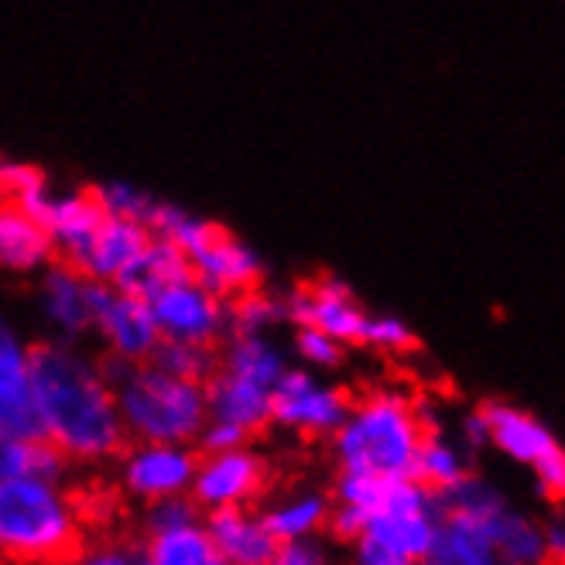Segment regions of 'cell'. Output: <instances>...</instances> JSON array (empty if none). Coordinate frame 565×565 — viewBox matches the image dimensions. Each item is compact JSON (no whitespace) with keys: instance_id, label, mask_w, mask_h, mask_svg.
<instances>
[{"instance_id":"20","label":"cell","mask_w":565,"mask_h":565,"mask_svg":"<svg viewBox=\"0 0 565 565\" xmlns=\"http://www.w3.org/2000/svg\"><path fill=\"white\" fill-rule=\"evenodd\" d=\"M138 558L141 552H130V548H99L83 565H135Z\"/></svg>"},{"instance_id":"2","label":"cell","mask_w":565,"mask_h":565,"mask_svg":"<svg viewBox=\"0 0 565 565\" xmlns=\"http://www.w3.org/2000/svg\"><path fill=\"white\" fill-rule=\"evenodd\" d=\"M350 412L332 436L340 470L412 477L422 443L436 431L425 408L412 397L381 387H347Z\"/></svg>"},{"instance_id":"21","label":"cell","mask_w":565,"mask_h":565,"mask_svg":"<svg viewBox=\"0 0 565 565\" xmlns=\"http://www.w3.org/2000/svg\"><path fill=\"white\" fill-rule=\"evenodd\" d=\"M542 565H565V548H548Z\"/></svg>"},{"instance_id":"15","label":"cell","mask_w":565,"mask_h":565,"mask_svg":"<svg viewBox=\"0 0 565 565\" xmlns=\"http://www.w3.org/2000/svg\"><path fill=\"white\" fill-rule=\"evenodd\" d=\"M326 518H329V497H306V501H298V504L264 514L260 521L281 545H288L295 539H306L312 531L326 527Z\"/></svg>"},{"instance_id":"6","label":"cell","mask_w":565,"mask_h":565,"mask_svg":"<svg viewBox=\"0 0 565 565\" xmlns=\"http://www.w3.org/2000/svg\"><path fill=\"white\" fill-rule=\"evenodd\" d=\"M271 422L291 428L306 446L332 443L337 428L343 425L350 412L347 387L322 391L306 374H281L271 387Z\"/></svg>"},{"instance_id":"10","label":"cell","mask_w":565,"mask_h":565,"mask_svg":"<svg viewBox=\"0 0 565 565\" xmlns=\"http://www.w3.org/2000/svg\"><path fill=\"white\" fill-rule=\"evenodd\" d=\"M206 524L226 565H271L281 552V542L264 527V521L250 518L237 504L210 508Z\"/></svg>"},{"instance_id":"17","label":"cell","mask_w":565,"mask_h":565,"mask_svg":"<svg viewBox=\"0 0 565 565\" xmlns=\"http://www.w3.org/2000/svg\"><path fill=\"white\" fill-rule=\"evenodd\" d=\"M298 350H302V356L316 360V363H329V367H337V363H343V343H337L332 337H326V332L319 329H309V326H298V337H295Z\"/></svg>"},{"instance_id":"14","label":"cell","mask_w":565,"mask_h":565,"mask_svg":"<svg viewBox=\"0 0 565 565\" xmlns=\"http://www.w3.org/2000/svg\"><path fill=\"white\" fill-rule=\"evenodd\" d=\"M151 565H226L216 542L203 535L195 524L158 531L148 539Z\"/></svg>"},{"instance_id":"5","label":"cell","mask_w":565,"mask_h":565,"mask_svg":"<svg viewBox=\"0 0 565 565\" xmlns=\"http://www.w3.org/2000/svg\"><path fill=\"white\" fill-rule=\"evenodd\" d=\"M291 480L295 477L285 473L278 462L250 456L244 449H230V452L203 456V467H199L192 497L203 508L237 504V508L250 511L254 504L275 501Z\"/></svg>"},{"instance_id":"16","label":"cell","mask_w":565,"mask_h":565,"mask_svg":"<svg viewBox=\"0 0 565 565\" xmlns=\"http://www.w3.org/2000/svg\"><path fill=\"white\" fill-rule=\"evenodd\" d=\"M367 347L381 350V353H394V356H408L415 350H422L418 337L397 319H371L367 326Z\"/></svg>"},{"instance_id":"13","label":"cell","mask_w":565,"mask_h":565,"mask_svg":"<svg viewBox=\"0 0 565 565\" xmlns=\"http://www.w3.org/2000/svg\"><path fill=\"white\" fill-rule=\"evenodd\" d=\"M73 467V456L62 446L45 439H11L0 436V480L14 477H35V480H55Z\"/></svg>"},{"instance_id":"8","label":"cell","mask_w":565,"mask_h":565,"mask_svg":"<svg viewBox=\"0 0 565 565\" xmlns=\"http://www.w3.org/2000/svg\"><path fill=\"white\" fill-rule=\"evenodd\" d=\"M151 316L158 329L172 340H220L226 332L223 322V302L199 285H175L151 298Z\"/></svg>"},{"instance_id":"3","label":"cell","mask_w":565,"mask_h":565,"mask_svg":"<svg viewBox=\"0 0 565 565\" xmlns=\"http://www.w3.org/2000/svg\"><path fill=\"white\" fill-rule=\"evenodd\" d=\"M0 552L18 565H83L93 545L45 480L14 477L0 480Z\"/></svg>"},{"instance_id":"7","label":"cell","mask_w":565,"mask_h":565,"mask_svg":"<svg viewBox=\"0 0 565 565\" xmlns=\"http://www.w3.org/2000/svg\"><path fill=\"white\" fill-rule=\"evenodd\" d=\"M288 316L298 326L319 329L343 347H367L371 316L353 298L350 285L332 275H306L295 281Z\"/></svg>"},{"instance_id":"1","label":"cell","mask_w":565,"mask_h":565,"mask_svg":"<svg viewBox=\"0 0 565 565\" xmlns=\"http://www.w3.org/2000/svg\"><path fill=\"white\" fill-rule=\"evenodd\" d=\"M24 360L49 439L70 452L73 462L127 459L135 452L120 418L117 391L96 371L70 350L42 340L24 350Z\"/></svg>"},{"instance_id":"4","label":"cell","mask_w":565,"mask_h":565,"mask_svg":"<svg viewBox=\"0 0 565 565\" xmlns=\"http://www.w3.org/2000/svg\"><path fill=\"white\" fill-rule=\"evenodd\" d=\"M114 391L135 449L192 443L210 415L203 387L148 367V363H135Z\"/></svg>"},{"instance_id":"12","label":"cell","mask_w":565,"mask_h":565,"mask_svg":"<svg viewBox=\"0 0 565 565\" xmlns=\"http://www.w3.org/2000/svg\"><path fill=\"white\" fill-rule=\"evenodd\" d=\"M436 527L439 524L431 521V504H425V508H397V511L374 514L363 531L381 545H387L391 552L422 562L431 555V545H436Z\"/></svg>"},{"instance_id":"18","label":"cell","mask_w":565,"mask_h":565,"mask_svg":"<svg viewBox=\"0 0 565 565\" xmlns=\"http://www.w3.org/2000/svg\"><path fill=\"white\" fill-rule=\"evenodd\" d=\"M356 565H415V562L391 552L387 545H381L377 539H371L367 531H363L356 539Z\"/></svg>"},{"instance_id":"23","label":"cell","mask_w":565,"mask_h":565,"mask_svg":"<svg viewBox=\"0 0 565 565\" xmlns=\"http://www.w3.org/2000/svg\"><path fill=\"white\" fill-rule=\"evenodd\" d=\"M562 508H565V501H562Z\"/></svg>"},{"instance_id":"9","label":"cell","mask_w":565,"mask_h":565,"mask_svg":"<svg viewBox=\"0 0 565 565\" xmlns=\"http://www.w3.org/2000/svg\"><path fill=\"white\" fill-rule=\"evenodd\" d=\"M487 443H493L501 452H508L511 459L524 462V467L535 470L542 459H548L552 452H558L562 446L555 443L552 431L535 418L514 405H501V402H487L477 408Z\"/></svg>"},{"instance_id":"19","label":"cell","mask_w":565,"mask_h":565,"mask_svg":"<svg viewBox=\"0 0 565 565\" xmlns=\"http://www.w3.org/2000/svg\"><path fill=\"white\" fill-rule=\"evenodd\" d=\"M271 565H326V558H322V552L316 545L295 539V542L281 545V552H278V558Z\"/></svg>"},{"instance_id":"11","label":"cell","mask_w":565,"mask_h":565,"mask_svg":"<svg viewBox=\"0 0 565 565\" xmlns=\"http://www.w3.org/2000/svg\"><path fill=\"white\" fill-rule=\"evenodd\" d=\"M203 467V452H182L172 446H141L127 456L124 483L130 493L141 497H172L185 490V483Z\"/></svg>"},{"instance_id":"22","label":"cell","mask_w":565,"mask_h":565,"mask_svg":"<svg viewBox=\"0 0 565 565\" xmlns=\"http://www.w3.org/2000/svg\"><path fill=\"white\" fill-rule=\"evenodd\" d=\"M418 565H443V562H436V558H431V562H418Z\"/></svg>"}]
</instances>
